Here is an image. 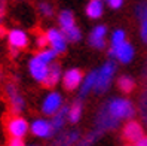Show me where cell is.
<instances>
[{
  "label": "cell",
  "instance_id": "cell-13",
  "mask_svg": "<svg viewBox=\"0 0 147 146\" xmlns=\"http://www.w3.org/2000/svg\"><path fill=\"white\" fill-rule=\"evenodd\" d=\"M7 42H9V46L15 48V49H22L28 45V36L27 33L13 29L11 31H7Z\"/></svg>",
  "mask_w": 147,
  "mask_h": 146
},
{
  "label": "cell",
  "instance_id": "cell-4",
  "mask_svg": "<svg viewBox=\"0 0 147 146\" xmlns=\"http://www.w3.org/2000/svg\"><path fill=\"white\" fill-rule=\"evenodd\" d=\"M117 127H119V121L111 116L104 107V105H102L98 109L97 115H95V130H100L101 133H104L109 130H116Z\"/></svg>",
  "mask_w": 147,
  "mask_h": 146
},
{
  "label": "cell",
  "instance_id": "cell-17",
  "mask_svg": "<svg viewBox=\"0 0 147 146\" xmlns=\"http://www.w3.org/2000/svg\"><path fill=\"white\" fill-rule=\"evenodd\" d=\"M59 79H61V66L57 64V63L49 64V72H48L46 79L43 81V85L52 88L59 82Z\"/></svg>",
  "mask_w": 147,
  "mask_h": 146
},
{
  "label": "cell",
  "instance_id": "cell-20",
  "mask_svg": "<svg viewBox=\"0 0 147 146\" xmlns=\"http://www.w3.org/2000/svg\"><path fill=\"white\" fill-rule=\"evenodd\" d=\"M101 136H102V133L100 130H92L91 133H88L85 137H80V139L76 142L74 146H92Z\"/></svg>",
  "mask_w": 147,
  "mask_h": 146
},
{
  "label": "cell",
  "instance_id": "cell-37",
  "mask_svg": "<svg viewBox=\"0 0 147 146\" xmlns=\"http://www.w3.org/2000/svg\"><path fill=\"white\" fill-rule=\"evenodd\" d=\"M6 33V30H5V27H2V25H0V36H3V34Z\"/></svg>",
  "mask_w": 147,
  "mask_h": 146
},
{
  "label": "cell",
  "instance_id": "cell-29",
  "mask_svg": "<svg viewBox=\"0 0 147 146\" xmlns=\"http://www.w3.org/2000/svg\"><path fill=\"white\" fill-rule=\"evenodd\" d=\"M135 14H137V18L143 21L147 18V2H141L138 3L137 7H135Z\"/></svg>",
  "mask_w": 147,
  "mask_h": 146
},
{
  "label": "cell",
  "instance_id": "cell-9",
  "mask_svg": "<svg viewBox=\"0 0 147 146\" xmlns=\"http://www.w3.org/2000/svg\"><path fill=\"white\" fill-rule=\"evenodd\" d=\"M30 131L33 133V136L40 137V139H48L54 136L51 121H46V119H34L30 125Z\"/></svg>",
  "mask_w": 147,
  "mask_h": 146
},
{
  "label": "cell",
  "instance_id": "cell-15",
  "mask_svg": "<svg viewBox=\"0 0 147 146\" xmlns=\"http://www.w3.org/2000/svg\"><path fill=\"white\" fill-rule=\"evenodd\" d=\"M106 34H107L106 25H97V27L91 31V36H89L91 46H94L95 49L106 48Z\"/></svg>",
  "mask_w": 147,
  "mask_h": 146
},
{
  "label": "cell",
  "instance_id": "cell-22",
  "mask_svg": "<svg viewBox=\"0 0 147 146\" xmlns=\"http://www.w3.org/2000/svg\"><path fill=\"white\" fill-rule=\"evenodd\" d=\"M58 22H59V25H61V30L63 31L67 30V29H71V27H74V25H76L74 16H73V14L70 11H63L61 14H59Z\"/></svg>",
  "mask_w": 147,
  "mask_h": 146
},
{
  "label": "cell",
  "instance_id": "cell-33",
  "mask_svg": "<svg viewBox=\"0 0 147 146\" xmlns=\"http://www.w3.org/2000/svg\"><path fill=\"white\" fill-rule=\"evenodd\" d=\"M107 3H109L110 7H113V9H119V7L123 5V0H107Z\"/></svg>",
  "mask_w": 147,
  "mask_h": 146
},
{
  "label": "cell",
  "instance_id": "cell-7",
  "mask_svg": "<svg viewBox=\"0 0 147 146\" xmlns=\"http://www.w3.org/2000/svg\"><path fill=\"white\" fill-rule=\"evenodd\" d=\"M46 37H48V43L52 46V49L57 54H61L67 48V39L64 36L63 31H59L57 29H49L46 31Z\"/></svg>",
  "mask_w": 147,
  "mask_h": 146
},
{
  "label": "cell",
  "instance_id": "cell-30",
  "mask_svg": "<svg viewBox=\"0 0 147 146\" xmlns=\"http://www.w3.org/2000/svg\"><path fill=\"white\" fill-rule=\"evenodd\" d=\"M46 45H48L46 34H37V37H36V46L37 48H46Z\"/></svg>",
  "mask_w": 147,
  "mask_h": 146
},
{
  "label": "cell",
  "instance_id": "cell-12",
  "mask_svg": "<svg viewBox=\"0 0 147 146\" xmlns=\"http://www.w3.org/2000/svg\"><path fill=\"white\" fill-rule=\"evenodd\" d=\"M80 139V133L77 130H70L64 133H58V136L51 142L49 146H74L76 142Z\"/></svg>",
  "mask_w": 147,
  "mask_h": 146
},
{
  "label": "cell",
  "instance_id": "cell-23",
  "mask_svg": "<svg viewBox=\"0 0 147 146\" xmlns=\"http://www.w3.org/2000/svg\"><path fill=\"white\" fill-rule=\"evenodd\" d=\"M82 101L80 100H77L74 101L73 105L70 106V109H68V121H70L71 124H76V122H79V119L82 116Z\"/></svg>",
  "mask_w": 147,
  "mask_h": 146
},
{
  "label": "cell",
  "instance_id": "cell-36",
  "mask_svg": "<svg viewBox=\"0 0 147 146\" xmlns=\"http://www.w3.org/2000/svg\"><path fill=\"white\" fill-rule=\"evenodd\" d=\"M141 76H143V81L147 84V61H146V64H144V67H143V73H141Z\"/></svg>",
  "mask_w": 147,
  "mask_h": 146
},
{
  "label": "cell",
  "instance_id": "cell-25",
  "mask_svg": "<svg viewBox=\"0 0 147 146\" xmlns=\"http://www.w3.org/2000/svg\"><path fill=\"white\" fill-rule=\"evenodd\" d=\"M39 60H42L43 63H46V64H51L55 60V57H57V52L54 49H42L40 52H37V55H36Z\"/></svg>",
  "mask_w": 147,
  "mask_h": 146
},
{
  "label": "cell",
  "instance_id": "cell-10",
  "mask_svg": "<svg viewBox=\"0 0 147 146\" xmlns=\"http://www.w3.org/2000/svg\"><path fill=\"white\" fill-rule=\"evenodd\" d=\"M28 69H30V73H31L33 78L43 84V81L46 79L48 72H49V64L43 63L42 60H39L37 57H33V58L30 60Z\"/></svg>",
  "mask_w": 147,
  "mask_h": 146
},
{
  "label": "cell",
  "instance_id": "cell-35",
  "mask_svg": "<svg viewBox=\"0 0 147 146\" xmlns=\"http://www.w3.org/2000/svg\"><path fill=\"white\" fill-rule=\"evenodd\" d=\"M134 146H147V136H143L140 140H138Z\"/></svg>",
  "mask_w": 147,
  "mask_h": 146
},
{
  "label": "cell",
  "instance_id": "cell-18",
  "mask_svg": "<svg viewBox=\"0 0 147 146\" xmlns=\"http://www.w3.org/2000/svg\"><path fill=\"white\" fill-rule=\"evenodd\" d=\"M95 82H97V70L91 72V73H89V75L85 78V81L82 82L80 92H79V100H80V101H82L86 96H88L91 90H94V87H95Z\"/></svg>",
  "mask_w": 147,
  "mask_h": 146
},
{
  "label": "cell",
  "instance_id": "cell-19",
  "mask_svg": "<svg viewBox=\"0 0 147 146\" xmlns=\"http://www.w3.org/2000/svg\"><path fill=\"white\" fill-rule=\"evenodd\" d=\"M102 11H104V7H102L101 0H89V3L86 5V15L92 20L100 18L102 15Z\"/></svg>",
  "mask_w": 147,
  "mask_h": 146
},
{
  "label": "cell",
  "instance_id": "cell-8",
  "mask_svg": "<svg viewBox=\"0 0 147 146\" xmlns=\"http://www.w3.org/2000/svg\"><path fill=\"white\" fill-rule=\"evenodd\" d=\"M63 106V98L58 92H51L46 96L45 101L42 105V112L45 115H49V116H54L59 109Z\"/></svg>",
  "mask_w": 147,
  "mask_h": 146
},
{
  "label": "cell",
  "instance_id": "cell-3",
  "mask_svg": "<svg viewBox=\"0 0 147 146\" xmlns=\"http://www.w3.org/2000/svg\"><path fill=\"white\" fill-rule=\"evenodd\" d=\"M5 127H6L7 134H9L11 137H15V139H22L30 130L28 122L25 121L22 116H18V115L7 116L6 122H5Z\"/></svg>",
  "mask_w": 147,
  "mask_h": 146
},
{
  "label": "cell",
  "instance_id": "cell-16",
  "mask_svg": "<svg viewBox=\"0 0 147 146\" xmlns=\"http://www.w3.org/2000/svg\"><path fill=\"white\" fill-rule=\"evenodd\" d=\"M68 109H70V106H61V109H59L52 116V119H51V125H52L54 134L61 133V130L64 128V124L68 119Z\"/></svg>",
  "mask_w": 147,
  "mask_h": 146
},
{
  "label": "cell",
  "instance_id": "cell-27",
  "mask_svg": "<svg viewBox=\"0 0 147 146\" xmlns=\"http://www.w3.org/2000/svg\"><path fill=\"white\" fill-rule=\"evenodd\" d=\"M63 33H64V36H65V39L68 42H79L80 37H82V33H80V30L77 29L76 25H74V27H71V29L64 30Z\"/></svg>",
  "mask_w": 147,
  "mask_h": 146
},
{
  "label": "cell",
  "instance_id": "cell-5",
  "mask_svg": "<svg viewBox=\"0 0 147 146\" xmlns=\"http://www.w3.org/2000/svg\"><path fill=\"white\" fill-rule=\"evenodd\" d=\"M144 136V130H143V125L138 122V121H134V119H129V121L123 125L122 128V137L123 140H126L128 143H137L138 140Z\"/></svg>",
  "mask_w": 147,
  "mask_h": 146
},
{
  "label": "cell",
  "instance_id": "cell-26",
  "mask_svg": "<svg viewBox=\"0 0 147 146\" xmlns=\"http://www.w3.org/2000/svg\"><path fill=\"white\" fill-rule=\"evenodd\" d=\"M125 31L123 30H116L115 33H113V36H111V48L110 49H116V48H119L122 43H125Z\"/></svg>",
  "mask_w": 147,
  "mask_h": 146
},
{
  "label": "cell",
  "instance_id": "cell-14",
  "mask_svg": "<svg viewBox=\"0 0 147 146\" xmlns=\"http://www.w3.org/2000/svg\"><path fill=\"white\" fill-rule=\"evenodd\" d=\"M109 54H110V57H116L120 63L126 64L134 58V48H132L131 43L125 42V43H122L116 49H109Z\"/></svg>",
  "mask_w": 147,
  "mask_h": 146
},
{
  "label": "cell",
  "instance_id": "cell-31",
  "mask_svg": "<svg viewBox=\"0 0 147 146\" xmlns=\"http://www.w3.org/2000/svg\"><path fill=\"white\" fill-rule=\"evenodd\" d=\"M140 34L144 43H147V18L141 21V29H140Z\"/></svg>",
  "mask_w": 147,
  "mask_h": 146
},
{
  "label": "cell",
  "instance_id": "cell-24",
  "mask_svg": "<svg viewBox=\"0 0 147 146\" xmlns=\"http://www.w3.org/2000/svg\"><path fill=\"white\" fill-rule=\"evenodd\" d=\"M138 112H140L141 121L147 127V87L141 91L140 98H138Z\"/></svg>",
  "mask_w": 147,
  "mask_h": 146
},
{
  "label": "cell",
  "instance_id": "cell-32",
  "mask_svg": "<svg viewBox=\"0 0 147 146\" xmlns=\"http://www.w3.org/2000/svg\"><path fill=\"white\" fill-rule=\"evenodd\" d=\"M7 146H25L22 139H15V137H11L9 142H7Z\"/></svg>",
  "mask_w": 147,
  "mask_h": 146
},
{
  "label": "cell",
  "instance_id": "cell-39",
  "mask_svg": "<svg viewBox=\"0 0 147 146\" xmlns=\"http://www.w3.org/2000/svg\"><path fill=\"white\" fill-rule=\"evenodd\" d=\"M28 146H39V145H28Z\"/></svg>",
  "mask_w": 147,
  "mask_h": 146
},
{
  "label": "cell",
  "instance_id": "cell-34",
  "mask_svg": "<svg viewBox=\"0 0 147 146\" xmlns=\"http://www.w3.org/2000/svg\"><path fill=\"white\" fill-rule=\"evenodd\" d=\"M5 14H6V2L5 0H0V24H2V21L5 18Z\"/></svg>",
  "mask_w": 147,
  "mask_h": 146
},
{
  "label": "cell",
  "instance_id": "cell-28",
  "mask_svg": "<svg viewBox=\"0 0 147 146\" xmlns=\"http://www.w3.org/2000/svg\"><path fill=\"white\" fill-rule=\"evenodd\" d=\"M39 11L43 16H46V18H49V16H52L54 14V7L52 5H51L49 2H40L39 3Z\"/></svg>",
  "mask_w": 147,
  "mask_h": 146
},
{
  "label": "cell",
  "instance_id": "cell-1",
  "mask_svg": "<svg viewBox=\"0 0 147 146\" xmlns=\"http://www.w3.org/2000/svg\"><path fill=\"white\" fill-rule=\"evenodd\" d=\"M104 107L107 112L115 119L120 122L122 119H132L135 115V107L129 100L126 98H111L104 103Z\"/></svg>",
  "mask_w": 147,
  "mask_h": 146
},
{
  "label": "cell",
  "instance_id": "cell-38",
  "mask_svg": "<svg viewBox=\"0 0 147 146\" xmlns=\"http://www.w3.org/2000/svg\"><path fill=\"white\" fill-rule=\"evenodd\" d=\"M125 146H134V145H131V143H129V145H125Z\"/></svg>",
  "mask_w": 147,
  "mask_h": 146
},
{
  "label": "cell",
  "instance_id": "cell-11",
  "mask_svg": "<svg viewBox=\"0 0 147 146\" xmlns=\"http://www.w3.org/2000/svg\"><path fill=\"white\" fill-rule=\"evenodd\" d=\"M83 81V75L79 69H70L67 70L63 76V85L67 91H73L76 90Z\"/></svg>",
  "mask_w": 147,
  "mask_h": 146
},
{
  "label": "cell",
  "instance_id": "cell-21",
  "mask_svg": "<svg viewBox=\"0 0 147 146\" xmlns=\"http://www.w3.org/2000/svg\"><path fill=\"white\" fill-rule=\"evenodd\" d=\"M117 87H119V90L122 92L129 94V92H132L134 88H135V81L131 78V76L123 75V76H120V78L117 79Z\"/></svg>",
  "mask_w": 147,
  "mask_h": 146
},
{
  "label": "cell",
  "instance_id": "cell-6",
  "mask_svg": "<svg viewBox=\"0 0 147 146\" xmlns=\"http://www.w3.org/2000/svg\"><path fill=\"white\" fill-rule=\"evenodd\" d=\"M6 96H7V101H9V107H11V112L13 115L20 113L21 110L25 107V101L21 96V92L18 91L16 85L13 84H7L6 85Z\"/></svg>",
  "mask_w": 147,
  "mask_h": 146
},
{
  "label": "cell",
  "instance_id": "cell-2",
  "mask_svg": "<svg viewBox=\"0 0 147 146\" xmlns=\"http://www.w3.org/2000/svg\"><path fill=\"white\" fill-rule=\"evenodd\" d=\"M115 72H116L115 61H107L97 72V82H95L94 90L97 91L98 94H101V92H104V91L109 90L110 84H111V79H113V76H115Z\"/></svg>",
  "mask_w": 147,
  "mask_h": 146
}]
</instances>
